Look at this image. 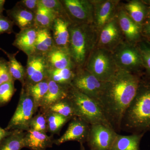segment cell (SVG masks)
<instances>
[{
  "label": "cell",
  "instance_id": "cell-37",
  "mask_svg": "<svg viewBox=\"0 0 150 150\" xmlns=\"http://www.w3.org/2000/svg\"><path fill=\"white\" fill-rule=\"evenodd\" d=\"M14 25L13 22L8 17L4 16L3 14L0 15V35L13 33Z\"/></svg>",
  "mask_w": 150,
  "mask_h": 150
},
{
  "label": "cell",
  "instance_id": "cell-34",
  "mask_svg": "<svg viewBox=\"0 0 150 150\" xmlns=\"http://www.w3.org/2000/svg\"><path fill=\"white\" fill-rule=\"evenodd\" d=\"M29 129L47 134L48 126L46 114L39 111L37 115H34L30 123Z\"/></svg>",
  "mask_w": 150,
  "mask_h": 150
},
{
  "label": "cell",
  "instance_id": "cell-32",
  "mask_svg": "<svg viewBox=\"0 0 150 150\" xmlns=\"http://www.w3.org/2000/svg\"><path fill=\"white\" fill-rule=\"evenodd\" d=\"M142 56L144 75L150 78V42L143 39L137 44Z\"/></svg>",
  "mask_w": 150,
  "mask_h": 150
},
{
  "label": "cell",
  "instance_id": "cell-22",
  "mask_svg": "<svg viewBox=\"0 0 150 150\" xmlns=\"http://www.w3.org/2000/svg\"><path fill=\"white\" fill-rule=\"evenodd\" d=\"M144 134H132L130 135L117 134L110 150H141L140 143Z\"/></svg>",
  "mask_w": 150,
  "mask_h": 150
},
{
  "label": "cell",
  "instance_id": "cell-35",
  "mask_svg": "<svg viewBox=\"0 0 150 150\" xmlns=\"http://www.w3.org/2000/svg\"><path fill=\"white\" fill-rule=\"evenodd\" d=\"M40 2L44 6L53 12L57 16L63 17L69 20L60 0H40Z\"/></svg>",
  "mask_w": 150,
  "mask_h": 150
},
{
  "label": "cell",
  "instance_id": "cell-17",
  "mask_svg": "<svg viewBox=\"0 0 150 150\" xmlns=\"http://www.w3.org/2000/svg\"><path fill=\"white\" fill-rule=\"evenodd\" d=\"M37 30L35 26L20 30L16 35L12 45L24 52L27 56L33 54L35 52Z\"/></svg>",
  "mask_w": 150,
  "mask_h": 150
},
{
  "label": "cell",
  "instance_id": "cell-28",
  "mask_svg": "<svg viewBox=\"0 0 150 150\" xmlns=\"http://www.w3.org/2000/svg\"><path fill=\"white\" fill-rule=\"evenodd\" d=\"M22 86L24 87L26 91L32 97L35 107L38 110L39 109L41 101L48 91L49 80L46 79L34 84Z\"/></svg>",
  "mask_w": 150,
  "mask_h": 150
},
{
  "label": "cell",
  "instance_id": "cell-40",
  "mask_svg": "<svg viewBox=\"0 0 150 150\" xmlns=\"http://www.w3.org/2000/svg\"><path fill=\"white\" fill-rule=\"evenodd\" d=\"M12 131H7L3 129L0 126V143L6 137H7L12 133Z\"/></svg>",
  "mask_w": 150,
  "mask_h": 150
},
{
  "label": "cell",
  "instance_id": "cell-26",
  "mask_svg": "<svg viewBox=\"0 0 150 150\" xmlns=\"http://www.w3.org/2000/svg\"><path fill=\"white\" fill-rule=\"evenodd\" d=\"M77 67L66 68L61 69L48 70L47 78L62 85H71L74 77Z\"/></svg>",
  "mask_w": 150,
  "mask_h": 150
},
{
  "label": "cell",
  "instance_id": "cell-38",
  "mask_svg": "<svg viewBox=\"0 0 150 150\" xmlns=\"http://www.w3.org/2000/svg\"><path fill=\"white\" fill-rule=\"evenodd\" d=\"M39 3V0H22L18 2L17 4L35 14L38 9Z\"/></svg>",
  "mask_w": 150,
  "mask_h": 150
},
{
  "label": "cell",
  "instance_id": "cell-42",
  "mask_svg": "<svg viewBox=\"0 0 150 150\" xmlns=\"http://www.w3.org/2000/svg\"><path fill=\"white\" fill-rule=\"evenodd\" d=\"M5 2L6 1L5 0H0V15L3 14V11L5 10L4 8V5Z\"/></svg>",
  "mask_w": 150,
  "mask_h": 150
},
{
  "label": "cell",
  "instance_id": "cell-29",
  "mask_svg": "<svg viewBox=\"0 0 150 150\" xmlns=\"http://www.w3.org/2000/svg\"><path fill=\"white\" fill-rule=\"evenodd\" d=\"M57 16L40 3L35 15V26L40 28L51 30L55 18Z\"/></svg>",
  "mask_w": 150,
  "mask_h": 150
},
{
  "label": "cell",
  "instance_id": "cell-36",
  "mask_svg": "<svg viewBox=\"0 0 150 150\" xmlns=\"http://www.w3.org/2000/svg\"><path fill=\"white\" fill-rule=\"evenodd\" d=\"M12 81H14L10 72L8 61L0 57V85Z\"/></svg>",
  "mask_w": 150,
  "mask_h": 150
},
{
  "label": "cell",
  "instance_id": "cell-20",
  "mask_svg": "<svg viewBox=\"0 0 150 150\" xmlns=\"http://www.w3.org/2000/svg\"><path fill=\"white\" fill-rule=\"evenodd\" d=\"M46 57L50 69H61L76 67L72 61L68 48L54 46L48 52Z\"/></svg>",
  "mask_w": 150,
  "mask_h": 150
},
{
  "label": "cell",
  "instance_id": "cell-27",
  "mask_svg": "<svg viewBox=\"0 0 150 150\" xmlns=\"http://www.w3.org/2000/svg\"><path fill=\"white\" fill-rule=\"evenodd\" d=\"M25 134L21 130H12L11 134L0 143V150H21L24 148Z\"/></svg>",
  "mask_w": 150,
  "mask_h": 150
},
{
  "label": "cell",
  "instance_id": "cell-18",
  "mask_svg": "<svg viewBox=\"0 0 150 150\" xmlns=\"http://www.w3.org/2000/svg\"><path fill=\"white\" fill-rule=\"evenodd\" d=\"M71 21L63 17L55 18L51 28L54 46L60 48H68L69 38V26Z\"/></svg>",
  "mask_w": 150,
  "mask_h": 150
},
{
  "label": "cell",
  "instance_id": "cell-25",
  "mask_svg": "<svg viewBox=\"0 0 150 150\" xmlns=\"http://www.w3.org/2000/svg\"><path fill=\"white\" fill-rule=\"evenodd\" d=\"M0 50L6 54L8 59L9 68L13 80H18L21 83L22 86L24 85L25 79V69L16 59V56L19 51L11 54L0 47Z\"/></svg>",
  "mask_w": 150,
  "mask_h": 150
},
{
  "label": "cell",
  "instance_id": "cell-15",
  "mask_svg": "<svg viewBox=\"0 0 150 150\" xmlns=\"http://www.w3.org/2000/svg\"><path fill=\"white\" fill-rule=\"evenodd\" d=\"M116 17L125 41L137 45L143 40L142 27L130 18L123 8L120 7Z\"/></svg>",
  "mask_w": 150,
  "mask_h": 150
},
{
  "label": "cell",
  "instance_id": "cell-8",
  "mask_svg": "<svg viewBox=\"0 0 150 150\" xmlns=\"http://www.w3.org/2000/svg\"><path fill=\"white\" fill-rule=\"evenodd\" d=\"M105 83L98 79L84 68H77L71 85L98 103Z\"/></svg>",
  "mask_w": 150,
  "mask_h": 150
},
{
  "label": "cell",
  "instance_id": "cell-7",
  "mask_svg": "<svg viewBox=\"0 0 150 150\" xmlns=\"http://www.w3.org/2000/svg\"><path fill=\"white\" fill-rule=\"evenodd\" d=\"M37 110L32 97L22 86L16 110L5 129L7 131H27L31 119Z\"/></svg>",
  "mask_w": 150,
  "mask_h": 150
},
{
  "label": "cell",
  "instance_id": "cell-9",
  "mask_svg": "<svg viewBox=\"0 0 150 150\" xmlns=\"http://www.w3.org/2000/svg\"><path fill=\"white\" fill-rule=\"evenodd\" d=\"M71 23L93 24L92 0H60Z\"/></svg>",
  "mask_w": 150,
  "mask_h": 150
},
{
  "label": "cell",
  "instance_id": "cell-4",
  "mask_svg": "<svg viewBox=\"0 0 150 150\" xmlns=\"http://www.w3.org/2000/svg\"><path fill=\"white\" fill-rule=\"evenodd\" d=\"M68 97L72 105L76 117L90 125L101 124L111 127L96 101L78 91L71 85Z\"/></svg>",
  "mask_w": 150,
  "mask_h": 150
},
{
  "label": "cell",
  "instance_id": "cell-39",
  "mask_svg": "<svg viewBox=\"0 0 150 150\" xmlns=\"http://www.w3.org/2000/svg\"><path fill=\"white\" fill-rule=\"evenodd\" d=\"M142 35L143 39L150 42V21L145 22L142 25Z\"/></svg>",
  "mask_w": 150,
  "mask_h": 150
},
{
  "label": "cell",
  "instance_id": "cell-30",
  "mask_svg": "<svg viewBox=\"0 0 150 150\" xmlns=\"http://www.w3.org/2000/svg\"><path fill=\"white\" fill-rule=\"evenodd\" d=\"M48 112L57 113L70 120L76 117L72 105L68 97L51 105L45 114Z\"/></svg>",
  "mask_w": 150,
  "mask_h": 150
},
{
  "label": "cell",
  "instance_id": "cell-21",
  "mask_svg": "<svg viewBox=\"0 0 150 150\" xmlns=\"http://www.w3.org/2000/svg\"><path fill=\"white\" fill-rule=\"evenodd\" d=\"M6 13L14 25L20 30L35 26V14L17 4L12 8L6 10Z\"/></svg>",
  "mask_w": 150,
  "mask_h": 150
},
{
  "label": "cell",
  "instance_id": "cell-43",
  "mask_svg": "<svg viewBox=\"0 0 150 150\" xmlns=\"http://www.w3.org/2000/svg\"><path fill=\"white\" fill-rule=\"evenodd\" d=\"M80 150H86L83 144H80Z\"/></svg>",
  "mask_w": 150,
  "mask_h": 150
},
{
  "label": "cell",
  "instance_id": "cell-6",
  "mask_svg": "<svg viewBox=\"0 0 150 150\" xmlns=\"http://www.w3.org/2000/svg\"><path fill=\"white\" fill-rule=\"evenodd\" d=\"M111 53L118 69L140 76L144 74L142 56L137 45L124 40Z\"/></svg>",
  "mask_w": 150,
  "mask_h": 150
},
{
  "label": "cell",
  "instance_id": "cell-13",
  "mask_svg": "<svg viewBox=\"0 0 150 150\" xmlns=\"http://www.w3.org/2000/svg\"><path fill=\"white\" fill-rule=\"evenodd\" d=\"M123 40L124 37L116 16L99 31L96 47L111 52Z\"/></svg>",
  "mask_w": 150,
  "mask_h": 150
},
{
  "label": "cell",
  "instance_id": "cell-12",
  "mask_svg": "<svg viewBox=\"0 0 150 150\" xmlns=\"http://www.w3.org/2000/svg\"><path fill=\"white\" fill-rule=\"evenodd\" d=\"M93 6V25L98 31L117 16L120 1L92 0Z\"/></svg>",
  "mask_w": 150,
  "mask_h": 150
},
{
  "label": "cell",
  "instance_id": "cell-10",
  "mask_svg": "<svg viewBox=\"0 0 150 150\" xmlns=\"http://www.w3.org/2000/svg\"><path fill=\"white\" fill-rule=\"evenodd\" d=\"M117 134L109 126L92 124L87 142L90 150H110Z\"/></svg>",
  "mask_w": 150,
  "mask_h": 150
},
{
  "label": "cell",
  "instance_id": "cell-2",
  "mask_svg": "<svg viewBox=\"0 0 150 150\" xmlns=\"http://www.w3.org/2000/svg\"><path fill=\"white\" fill-rule=\"evenodd\" d=\"M121 130L131 134L150 131V78L144 74L136 95L123 115Z\"/></svg>",
  "mask_w": 150,
  "mask_h": 150
},
{
  "label": "cell",
  "instance_id": "cell-23",
  "mask_svg": "<svg viewBox=\"0 0 150 150\" xmlns=\"http://www.w3.org/2000/svg\"><path fill=\"white\" fill-rule=\"evenodd\" d=\"M123 8L130 18L142 27L146 21L147 13V7L144 0L129 1Z\"/></svg>",
  "mask_w": 150,
  "mask_h": 150
},
{
  "label": "cell",
  "instance_id": "cell-16",
  "mask_svg": "<svg viewBox=\"0 0 150 150\" xmlns=\"http://www.w3.org/2000/svg\"><path fill=\"white\" fill-rule=\"evenodd\" d=\"M71 86L62 85L49 80L48 90L40 103V112L46 113L51 105L67 98Z\"/></svg>",
  "mask_w": 150,
  "mask_h": 150
},
{
  "label": "cell",
  "instance_id": "cell-33",
  "mask_svg": "<svg viewBox=\"0 0 150 150\" xmlns=\"http://www.w3.org/2000/svg\"><path fill=\"white\" fill-rule=\"evenodd\" d=\"M16 91L14 86V81L0 85V107L8 103Z\"/></svg>",
  "mask_w": 150,
  "mask_h": 150
},
{
  "label": "cell",
  "instance_id": "cell-11",
  "mask_svg": "<svg viewBox=\"0 0 150 150\" xmlns=\"http://www.w3.org/2000/svg\"><path fill=\"white\" fill-rule=\"evenodd\" d=\"M24 86L34 84L48 79L49 69L46 56L33 53L28 56Z\"/></svg>",
  "mask_w": 150,
  "mask_h": 150
},
{
  "label": "cell",
  "instance_id": "cell-3",
  "mask_svg": "<svg viewBox=\"0 0 150 150\" xmlns=\"http://www.w3.org/2000/svg\"><path fill=\"white\" fill-rule=\"evenodd\" d=\"M69 32L68 50L72 61L77 68H84L96 47L99 31L93 24L71 23Z\"/></svg>",
  "mask_w": 150,
  "mask_h": 150
},
{
  "label": "cell",
  "instance_id": "cell-41",
  "mask_svg": "<svg viewBox=\"0 0 150 150\" xmlns=\"http://www.w3.org/2000/svg\"><path fill=\"white\" fill-rule=\"evenodd\" d=\"M147 7V13L145 22L150 21V0H144Z\"/></svg>",
  "mask_w": 150,
  "mask_h": 150
},
{
  "label": "cell",
  "instance_id": "cell-5",
  "mask_svg": "<svg viewBox=\"0 0 150 150\" xmlns=\"http://www.w3.org/2000/svg\"><path fill=\"white\" fill-rule=\"evenodd\" d=\"M84 68L103 82L111 80L118 70L111 51L97 47L89 56Z\"/></svg>",
  "mask_w": 150,
  "mask_h": 150
},
{
  "label": "cell",
  "instance_id": "cell-19",
  "mask_svg": "<svg viewBox=\"0 0 150 150\" xmlns=\"http://www.w3.org/2000/svg\"><path fill=\"white\" fill-rule=\"evenodd\" d=\"M25 132L24 148L30 150H46L53 146L54 141L53 136L32 129Z\"/></svg>",
  "mask_w": 150,
  "mask_h": 150
},
{
  "label": "cell",
  "instance_id": "cell-1",
  "mask_svg": "<svg viewBox=\"0 0 150 150\" xmlns=\"http://www.w3.org/2000/svg\"><path fill=\"white\" fill-rule=\"evenodd\" d=\"M142 76L118 69L112 79L105 83L98 103L109 125L118 134L121 131L122 118L136 95Z\"/></svg>",
  "mask_w": 150,
  "mask_h": 150
},
{
  "label": "cell",
  "instance_id": "cell-31",
  "mask_svg": "<svg viewBox=\"0 0 150 150\" xmlns=\"http://www.w3.org/2000/svg\"><path fill=\"white\" fill-rule=\"evenodd\" d=\"M48 122V132L52 135L59 134L63 126L70 119L53 112L46 113Z\"/></svg>",
  "mask_w": 150,
  "mask_h": 150
},
{
  "label": "cell",
  "instance_id": "cell-14",
  "mask_svg": "<svg viewBox=\"0 0 150 150\" xmlns=\"http://www.w3.org/2000/svg\"><path fill=\"white\" fill-rule=\"evenodd\" d=\"M90 126L91 125L82 119L74 117L71 119L64 134L59 139L54 140V144L60 146L69 141H76L83 144L87 141Z\"/></svg>",
  "mask_w": 150,
  "mask_h": 150
},
{
  "label": "cell",
  "instance_id": "cell-24",
  "mask_svg": "<svg viewBox=\"0 0 150 150\" xmlns=\"http://www.w3.org/2000/svg\"><path fill=\"white\" fill-rule=\"evenodd\" d=\"M37 28V36L34 53L46 56L55 46L51 30L38 27Z\"/></svg>",
  "mask_w": 150,
  "mask_h": 150
}]
</instances>
